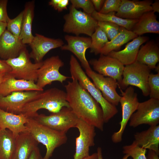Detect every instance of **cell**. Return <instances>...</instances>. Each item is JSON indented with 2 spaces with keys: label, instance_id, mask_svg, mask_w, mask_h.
Returning <instances> with one entry per match:
<instances>
[{
  "label": "cell",
  "instance_id": "3957f363",
  "mask_svg": "<svg viewBox=\"0 0 159 159\" xmlns=\"http://www.w3.org/2000/svg\"><path fill=\"white\" fill-rule=\"evenodd\" d=\"M69 65L72 79L77 80L80 85L99 104L103 111L105 123L108 122L118 112L116 106L104 98L100 91L84 72L77 59L72 55L70 57Z\"/></svg>",
  "mask_w": 159,
  "mask_h": 159
},
{
  "label": "cell",
  "instance_id": "836d02e7",
  "mask_svg": "<svg viewBox=\"0 0 159 159\" xmlns=\"http://www.w3.org/2000/svg\"><path fill=\"white\" fill-rule=\"evenodd\" d=\"M23 15V11L14 18H9L6 22V29L18 38L21 32Z\"/></svg>",
  "mask_w": 159,
  "mask_h": 159
},
{
  "label": "cell",
  "instance_id": "e0dca14e",
  "mask_svg": "<svg viewBox=\"0 0 159 159\" xmlns=\"http://www.w3.org/2000/svg\"><path fill=\"white\" fill-rule=\"evenodd\" d=\"M64 44L63 41L60 39L48 38L36 34L32 41L29 44L31 49L30 57L34 60L35 63L41 62L44 57L49 51L53 49L60 48Z\"/></svg>",
  "mask_w": 159,
  "mask_h": 159
},
{
  "label": "cell",
  "instance_id": "b9f144b4",
  "mask_svg": "<svg viewBox=\"0 0 159 159\" xmlns=\"http://www.w3.org/2000/svg\"><path fill=\"white\" fill-rule=\"evenodd\" d=\"M95 10L99 12L102 8L105 0H91Z\"/></svg>",
  "mask_w": 159,
  "mask_h": 159
},
{
  "label": "cell",
  "instance_id": "f1b7e54d",
  "mask_svg": "<svg viewBox=\"0 0 159 159\" xmlns=\"http://www.w3.org/2000/svg\"><path fill=\"white\" fill-rule=\"evenodd\" d=\"M138 36L132 31L121 27L119 33L106 44L100 54L107 55L111 51L118 49L123 44Z\"/></svg>",
  "mask_w": 159,
  "mask_h": 159
},
{
  "label": "cell",
  "instance_id": "ffe728a7",
  "mask_svg": "<svg viewBox=\"0 0 159 159\" xmlns=\"http://www.w3.org/2000/svg\"><path fill=\"white\" fill-rule=\"evenodd\" d=\"M29 119L22 113L15 114L0 108V129L9 130L16 137L27 131L26 124Z\"/></svg>",
  "mask_w": 159,
  "mask_h": 159
},
{
  "label": "cell",
  "instance_id": "f546056e",
  "mask_svg": "<svg viewBox=\"0 0 159 159\" xmlns=\"http://www.w3.org/2000/svg\"><path fill=\"white\" fill-rule=\"evenodd\" d=\"M91 16L97 21L112 22L131 31L138 21V19H127L120 17L115 15L114 12L107 14H102L95 10L91 14Z\"/></svg>",
  "mask_w": 159,
  "mask_h": 159
},
{
  "label": "cell",
  "instance_id": "74e56055",
  "mask_svg": "<svg viewBox=\"0 0 159 159\" xmlns=\"http://www.w3.org/2000/svg\"><path fill=\"white\" fill-rule=\"evenodd\" d=\"M7 0H0V21L7 22L9 18L7 11Z\"/></svg>",
  "mask_w": 159,
  "mask_h": 159
},
{
  "label": "cell",
  "instance_id": "7c38bea8",
  "mask_svg": "<svg viewBox=\"0 0 159 159\" xmlns=\"http://www.w3.org/2000/svg\"><path fill=\"white\" fill-rule=\"evenodd\" d=\"M75 127L78 129L79 134L76 138L74 159H82L90 155V148L95 145V127L79 118Z\"/></svg>",
  "mask_w": 159,
  "mask_h": 159
},
{
  "label": "cell",
  "instance_id": "83f0119b",
  "mask_svg": "<svg viewBox=\"0 0 159 159\" xmlns=\"http://www.w3.org/2000/svg\"><path fill=\"white\" fill-rule=\"evenodd\" d=\"M16 137L8 129H0V159H14Z\"/></svg>",
  "mask_w": 159,
  "mask_h": 159
},
{
  "label": "cell",
  "instance_id": "9a60e30c",
  "mask_svg": "<svg viewBox=\"0 0 159 159\" xmlns=\"http://www.w3.org/2000/svg\"><path fill=\"white\" fill-rule=\"evenodd\" d=\"M41 91L15 92L6 96L0 95V108L9 112L20 114L24 106L35 98Z\"/></svg>",
  "mask_w": 159,
  "mask_h": 159
},
{
  "label": "cell",
  "instance_id": "bcb514c9",
  "mask_svg": "<svg viewBox=\"0 0 159 159\" xmlns=\"http://www.w3.org/2000/svg\"><path fill=\"white\" fill-rule=\"evenodd\" d=\"M6 22L0 21V38L6 29Z\"/></svg>",
  "mask_w": 159,
  "mask_h": 159
},
{
  "label": "cell",
  "instance_id": "8992f818",
  "mask_svg": "<svg viewBox=\"0 0 159 159\" xmlns=\"http://www.w3.org/2000/svg\"><path fill=\"white\" fill-rule=\"evenodd\" d=\"M150 69L146 65L137 61L125 66L121 82L118 85L120 89L125 90L129 85L135 86L142 91L145 97L149 95L148 80Z\"/></svg>",
  "mask_w": 159,
  "mask_h": 159
},
{
  "label": "cell",
  "instance_id": "4dcf8cb0",
  "mask_svg": "<svg viewBox=\"0 0 159 159\" xmlns=\"http://www.w3.org/2000/svg\"><path fill=\"white\" fill-rule=\"evenodd\" d=\"M90 38V52L95 55L100 54L102 49L109 41L105 34L98 26Z\"/></svg>",
  "mask_w": 159,
  "mask_h": 159
},
{
  "label": "cell",
  "instance_id": "2e32d148",
  "mask_svg": "<svg viewBox=\"0 0 159 159\" xmlns=\"http://www.w3.org/2000/svg\"><path fill=\"white\" fill-rule=\"evenodd\" d=\"M64 38L67 44L62 46L61 49L72 52L80 61L85 70L91 68L85 56L86 50L90 47L91 38L66 35Z\"/></svg>",
  "mask_w": 159,
  "mask_h": 159
},
{
  "label": "cell",
  "instance_id": "f6af8a7d",
  "mask_svg": "<svg viewBox=\"0 0 159 159\" xmlns=\"http://www.w3.org/2000/svg\"><path fill=\"white\" fill-rule=\"evenodd\" d=\"M97 159H103L102 149L101 147H98L97 148ZM129 157V156L128 155L125 154L122 159H128Z\"/></svg>",
  "mask_w": 159,
  "mask_h": 159
},
{
  "label": "cell",
  "instance_id": "ac0fdd59",
  "mask_svg": "<svg viewBox=\"0 0 159 159\" xmlns=\"http://www.w3.org/2000/svg\"><path fill=\"white\" fill-rule=\"evenodd\" d=\"M151 0L135 1L121 0L115 15L127 19H138L144 13L152 11Z\"/></svg>",
  "mask_w": 159,
  "mask_h": 159
},
{
  "label": "cell",
  "instance_id": "7dc6e473",
  "mask_svg": "<svg viewBox=\"0 0 159 159\" xmlns=\"http://www.w3.org/2000/svg\"><path fill=\"white\" fill-rule=\"evenodd\" d=\"M60 1V0H51L49 2V4L55 9Z\"/></svg>",
  "mask_w": 159,
  "mask_h": 159
},
{
  "label": "cell",
  "instance_id": "44dd1931",
  "mask_svg": "<svg viewBox=\"0 0 159 159\" xmlns=\"http://www.w3.org/2000/svg\"><path fill=\"white\" fill-rule=\"evenodd\" d=\"M43 90L37 86L35 82L17 79L8 73L6 74L0 85V95L3 96L15 92Z\"/></svg>",
  "mask_w": 159,
  "mask_h": 159
},
{
  "label": "cell",
  "instance_id": "7a4b0ae2",
  "mask_svg": "<svg viewBox=\"0 0 159 159\" xmlns=\"http://www.w3.org/2000/svg\"><path fill=\"white\" fill-rule=\"evenodd\" d=\"M64 107H69L66 92L54 87L41 91L35 98L24 106L21 113L28 118H34L41 109H46L52 113L58 112Z\"/></svg>",
  "mask_w": 159,
  "mask_h": 159
},
{
  "label": "cell",
  "instance_id": "ee69618b",
  "mask_svg": "<svg viewBox=\"0 0 159 159\" xmlns=\"http://www.w3.org/2000/svg\"><path fill=\"white\" fill-rule=\"evenodd\" d=\"M151 6L152 11L154 12L159 13V1L158 0H156L154 2H153L151 4Z\"/></svg>",
  "mask_w": 159,
  "mask_h": 159
},
{
  "label": "cell",
  "instance_id": "603a6c76",
  "mask_svg": "<svg viewBox=\"0 0 159 159\" xmlns=\"http://www.w3.org/2000/svg\"><path fill=\"white\" fill-rule=\"evenodd\" d=\"M134 141L140 147L159 154V125L150 126L146 130L136 132Z\"/></svg>",
  "mask_w": 159,
  "mask_h": 159
},
{
  "label": "cell",
  "instance_id": "7bdbcfd3",
  "mask_svg": "<svg viewBox=\"0 0 159 159\" xmlns=\"http://www.w3.org/2000/svg\"><path fill=\"white\" fill-rule=\"evenodd\" d=\"M158 155L154 151L149 150L146 158L147 159H159Z\"/></svg>",
  "mask_w": 159,
  "mask_h": 159
},
{
  "label": "cell",
  "instance_id": "cb8c5ba5",
  "mask_svg": "<svg viewBox=\"0 0 159 159\" xmlns=\"http://www.w3.org/2000/svg\"><path fill=\"white\" fill-rule=\"evenodd\" d=\"M159 61V48L153 40L148 41L140 48L136 61L146 65L150 69H155Z\"/></svg>",
  "mask_w": 159,
  "mask_h": 159
},
{
  "label": "cell",
  "instance_id": "8d00e7d4",
  "mask_svg": "<svg viewBox=\"0 0 159 159\" xmlns=\"http://www.w3.org/2000/svg\"><path fill=\"white\" fill-rule=\"evenodd\" d=\"M121 2V0H106L99 12L102 14L116 12L118 9Z\"/></svg>",
  "mask_w": 159,
  "mask_h": 159
},
{
  "label": "cell",
  "instance_id": "7402d4cb",
  "mask_svg": "<svg viewBox=\"0 0 159 159\" xmlns=\"http://www.w3.org/2000/svg\"><path fill=\"white\" fill-rule=\"evenodd\" d=\"M26 47L19 38L6 29L0 38V57L4 60L17 57Z\"/></svg>",
  "mask_w": 159,
  "mask_h": 159
},
{
  "label": "cell",
  "instance_id": "ba28073f",
  "mask_svg": "<svg viewBox=\"0 0 159 159\" xmlns=\"http://www.w3.org/2000/svg\"><path fill=\"white\" fill-rule=\"evenodd\" d=\"M40 123L54 130L66 133L75 127L78 118L70 107H64L49 115L38 114L33 118Z\"/></svg>",
  "mask_w": 159,
  "mask_h": 159
},
{
  "label": "cell",
  "instance_id": "f35d334b",
  "mask_svg": "<svg viewBox=\"0 0 159 159\" xmlns=\"http://www.w3.org/2000/svg\"><path fill=\"white\" fill-rule=\"evenodd\" d=\"M11 70L10 66L6 62L5 60L0 59V72L8 73Z\"/></svg>",
  "mask_w": 159,
  "mask_h": 159
},
{
  "label": "cell",
  "instance_id": "52a82bcc",
  "mask_svg": "<svg viewBox=\"0 0 159 159\" xmlns=\"http://www.w3.org/2000/svg\"><path fill=\"white\" fill-rule=\"evenodd\" d=\"M26 47L20 52L17 57L5 60L11 70L8 73L18 79L37 82V71L42 64V61L32 63Z\"/></svg>",
  "mask_w": 159,
  "mask_h": 159
},
{
  "label": "cell",
  "instance_id": "1f68e13d",
  "mask_svg": "<svg viewBox=\"0 0 159 159\" xmlns=\"http://www.w3.org/2000/svg\"><path fill=\"white\" fill-rule=\"evenodd\" d=\"M122 149L124 154L128 155L133 159H147L146 149L139 146L134 141L130 145L123 146Z\"/></svg>",
  "mask_w": 159,
  "mask_h": 159
},
{
  "label": "cell",
  "instance_id": "d590c367",
  "mask_svg": "<svg viewBox=\"0 0 159 159\" xmlns=\"http://www.w3.org/2000/svg\"><path fill=\"white\" fill-rule=\"evenodd\" d=\"M70 1L75 8H81L87 14L91 15L95 10L91 0H70Z\"/></svg>",
  "mask_w": 159,
  "mask_h": 159
},
{
  "label": "cell",
  "instance_id": "4fadbf2b",
  "mask_svg": "<svg viewBox=\"0 0 159 159\" xmlns=\"http://www.w3.org/2000/svg\"><path fill=\"white\" fill-rule=\"evenodd\" d=\"M85 70L87 76L92 80L104 98L113 105L115 106L118 105L121 96L116 91L118 86L117 81L112 78L100 74L91 68Z\"/></svg>",
  "mask_w": 159,
  "mask_h": 159
},
{
  "label": "cell",
  "instance_id": "9c48e42d",
  "mask_svg": "<svg viewBox=\"0 0 159 159\" xmlns=\"http://www.w3.org/2000/svg\"><path fill=\"white\" fill-rule=\"evenodd\" d=\"M121 95L120 100L122 109V120L120 122V128L117 132H114L111 136L113 142L117 143L121 142L122 136L127 123L132 114L136 111L139 102L137 94L134 88L128 87L123 92L120 89Z\"/></svg>",
  "mask_w": 159,
  "mask_h": 159
},
{
  "label": "cell",
  "instance_id": "277c9868",
  "mask_svg": "<svg viewBox=\"0 0 159 159\" xmlns=\"http://www.w3.org/2000/svg\"><path fill=\"white\" fill-rule=\"evenodd\" d=\"M27 131L38 143L46 149L44 159H49L57 148L65 143L67 140L66 133L44 126L33 118H29L26 124Z\"/></svg>",
  "mask_w": 159,
  "mask_h": 159
},
{
  "label": "cell",
  "instance_id": "d6986e66",
  "mask_svg": "<svg viewBox=\"0 0 159 159\" xmlns=\"http://www.w3.org/2000/svg\"><path fill=\"white\" fill-rule=\"evenodd\" d=\"M149 39L147 36H138L128 43L123 49L113 51L107 55L117 59L124 66L131 64L136 61L140 46Z\"/></svg>",
  "mask_w": 159,
  "mask_h": 159
},
{
  "label": "cell",
  "instance_id": "60d3db41",
  "mask_svg": "<svg viewBox=\"0 0 159 159\" xmlns=\"http://www.w3.org/2000/svg\"><path fill=\"white\" fill-rule=\"evenodd\" d=\"M28 159H44L38 147L32 151Z\"/></svg>",
  "mask_w": 159,
  "mask_h": 159
},
{
  "label": "cell",
  "instance_id": "d6a6232c",
  "mask_svg": "<svg viewBox=\"0 0 159 159\" xmlns=\"http://www.w3.org/2000/svg\"><path fill=\"white\" fill-rule=\"evenodd\" d=\"M97 25L105 34L109 41L119 33L121 27L116 24L107 21H98Z\"/></svg>",
  "mask_w": 159,
  "mask_h": 159
},
{
  "label": "cell",
  "instance_id": "5b68a950",
  "mask_svg": "<svg viewBox=\"0 0 159 159\" xmlns=\"http://www.w3.org/2000/svg\"><path fill=\"white\" fill-rule=\"evenodd\" d=\"M63 18L65 21L63 32L76 36L83 34L90 37L98 26V21L91 15L78 10L72 5L69 12Z\"/></svg>",
  "mask_w": 159,
  "mask_h": 159
},
{
  "label": "cell",
  "instance_id": "30bf717a",
  "mask_svg": "<svg viewBox=\"0 0 159 159\" xmlns=\"http://www.w3.org/2000/svg\"><path fill=\"white\" fill-rule=\"evenodd\" d=\"M64 65V63L58 56L48 58L42 61V64L37 71V79L36 84L41 89L54 81L62 83L69 77L61 74L60 68Z\"/></svg>",
  "mask_w": 159,
  "mask_h": 159
},
{
  "label": "cell",
  "instance_id": "6da1fadb",
  "mask_svg": "<svg viewBox=\"0 0 159 159\" xmlns=\"http://www.w3.org/2000/svg\"><path fill=\"white\" fill-rule=\"evenodd\" d=\"M72 79L64 86L69 107L78 118L103 131L105 122L100 106L77 80Z\"/></svg>",
  "mask_w": 159,
  "mask_h": 159
},
{
  "label": "cell",
  "instance_id": "8fae6325",
  "mask_svg": "<svg viewBox=\"0 0 159 159\" xmlns=\"http://www.w3.org/2000/svg\"><path fill=\"white\" fill-rule=\"evenodd\" d=\"M136 111L130 119V126L135 127L143 124L150 126L159 124V100L150 98L139 102Z\"/></svg>",
  "mask_w": 159,
  "mask_h": 159
},
{
  "label": "cell",
  "instance_id": "5bb4252c",
  "mask_svg": "<svg viewBox=\"0 0 159 159\" xmlns=\"http://www.w3.org/2000/svg\"><path fill=\"white\" fill-rule=\"evenodd\" d=\"M89 63L97 73L116 80L118 85L121 82L125 66L117 59L100 54L98 59H91Z\"/></svg>",
  "mask_w": 159,
  "mask_h": 159
},
{
  "label": "cell",
  "instance_id": "d4e9b609",
  "mask_svg": "<svg viewBox=\"0 0 159 159\" xmlns=\"http://www.w3.org/2000/svg\"><path fill=\"white\" fill-rule=\"evenodd\" d=\"M34 1L26 2L23 10L21 29L19 39L24 44H30L34 36L32 33V25L34 15Z\"/></svg>",
  "mask_w": 159,
  "mask_h": 159
},
{
  "label": "cell",
  "instance_id": "681fc988",
  "mask_svg": "<svg viewBox=\"0 0 159 159\" xmlns=\"http://www.w3.org/2000/svg\"><path fill=\"white\" fill-rule=\"evenodd\" d=\"M7 73H4L0 72V85L3 81L4 77Z\"/></svg>",
  "mask_w": 159,
  "mask_h": 159
},
{
  "label": "cell",
  "instance_id": "4316f807",
  "mask_svg": "<svg viewBox=\"0 0 159 159\" xmlns=\"http://www.w3.org/2000/svg\"><path fill=\"white\" fill-rule=\"evenodd\" d=\"M132 31L138 36L147 33L159 34V22L153 11L144 13L138 19Z\"/></svg>",
  "mask_w": 159,
  "mask_h": 159
},
{
  "label": "cell",
  "instance_id": "e575fe53",
  "mask_svg": "<svg viewBox=\"0 0 159 159\" xmlns=\"http://www.w3.org/2000/svg\"><path fill=\"white\" fill-rule=\"evenodd\" d=\"M148 83L150 98L159 100V72L156 74L150 73L148 77Z\"/></svg>",
  "mask_w": 159,
  "mask_h": 159
},
{
  "label": "cell",
  "instance_id": "c3c4849f",
  "mask_svg": "<svg viewBox=\"0 0 159 159\" xmlns=\"http://www.w3.org/2000/svg\"><path fill=\"white\" fill-rule=\"evenodd\" d=\"M82 159H97V153H94L92 155H89L88 156L83 158Z\"/></svg>",
  "mask_w": 159,
  "mask_h": 159
},
{
  "label": "cell",
  "instance_id": "484cf974",
  "mask_svg": "<svg viewBox=\"0 0 159 159\" xmlns=\"http://www.w3.org/2000/svg\"><path fill=\"white\" fill-rule=\"evenodd\" d=\"M38 143L28 132L20 134L16 137L14 159H28Z\"/></svg>",
  "mask_w": 159,
  "mask_h": 159
},
{
  "label": "cell",
  "instance_id": "f907efd6",
  "mask_svg": "<svg viewBox=\"0 0 159 159\" xmlns=\"http://www.w3.org/2000/svg\"></svg>",
  "mask_w": 159,
  "mask_h": 159
},
{
  "label": "cell",
  "instance_id": "ab89813d",
  "mask_svg": "<svg viewBox=\"0 0 159 159\" xmlns=\"http://www.w3.org/2000/svg\"><path fill=\"white\" fill-rule=\"evenodd\" d=\"M69 0H60L55 9L61 12L64 10L67 9V6L69 4Z\"/></svg>",
  "mask_w": 159,
  "mask_h": 159
}]
</instances>
